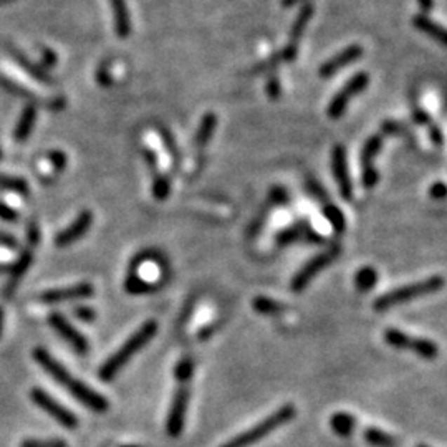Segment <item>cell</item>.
I'll return each instance as SVG.
<instances>
[{"mask_svg": "<svg viewBox=\"0 0 447 447\" xmlns=\"http://www.w3.org/2000/svg\"><path fill=\"white\" fill-rule=\"evenodd\" d=\"M0 219L6 220V222H17L18 212L15 209H12V207L6 204L4 201H0Z\"/></svg>", "mask_w": 447, "mask_h": 447, "instance_id": "35", "label": "cell"}, {"mask_svg": "<svg viewBox=\"0 0 447 447\" xmlns=\"http://www.w3.org/2000/svg\"><path fill=\"white\" fill-rule=\"evenodd\" d=\"M282 63H285V60H283L282 50H280V52L272 55L270 58H267L265 62L257 63V65L251 70V73L252 75H260V73H274L276 68L282 65Z\"/></svg>", "mask_w": 447, "mask_h": 447, "instance_id": "28", "label": "cell"}, {"mask_svg": "<svg viewBox=\"0 0 447 447\" xmlns=\"http://www.w3.org/2000/svg\"><path fill=\"white\" fill-rule=\"evenodd\" d=\"M48 159L52 161V164L55 166V169H57V171H62V169H65L67 156H65V153H63V151H50Z\"/></svg>", "mask_w": 447, "mask_h": 447, "instance_id": "37", "label": "cell"}, {"mask_svg": "<svg viewBox=\"0 0 447 447\" xmlns=\"http://www.w3.org/2000/svg\"><path fill=\"white\" fill-rule=\"evenodd\" d=\"M153 196L156 199L164 201L169 196V179H166L163 174L156 173L154 184H153Z\"/></svg>", "mask_w": 447, "mask_h": 447, "instance_id": "31", "label": "cell"}, {"mask_svg": "<svg viewBox=\"0 0 447 447\" xmlns=\"http://www.w3.org/2000/svg\"><path fill=\"white\" fill-rule=\"evenodd\" d=\"M27 239H29V243L32 247H35L40 242V229L36 220H30L29 227H27Z\"/></svg>", "mask_w": 447, "mask_h": 447, "instance_id": "38", "label": "cell"}, {"mask_svg": "<svg viewBox=\"0 0 447 447\" xmlns=\"http://www.w3.org/2000/svg\"><path fill=\"white\" fill-rule=\"evenodd\" d=\"M8 2H13V0H0V7L6 6V4H8Z\"/></svg>", "mask_w": 447, "mask_h": 447, "instance_id": "48", "label": "cell"}, {"mask_svg": "<svg viewBox=\"0 0 447 447\" xmlns=\"http://www.w3.org/2000/svg\"><path fill=\"white\" fill-rule=\"evenodd\" d=\"M370 85V75L366 72H358L356 75H353L349 80L345 83L343 88L338 91L333 96V100L330 101L328 108H326V114L331 119H340L347 112L349 101H352L354 96H358L359 93H363Z\"/></svg>", "mask_w": 447, "mask_h": 447, "instance_id": "6", "label": "cell"}, {"mask_svg": "<svg viewBox=\"0 0 447 447\" xmlns=\"http://www.w3.org/2000/svg\"><path fill=\"white\" fill-rule=\"evenodd\" d=\"M0 274H8V267L0 264Z\"/></svg>", "mask_w": 447, "mask_h": 447, "instance_id": "47", "label": "cell"}, {"mask_svg": "<svg viewBox=\"0 0 447 447\" xmlns=\"http://www.w3.org/2000/svg\"><path fill=\"white\" fill-rule=\"evenodd\" d=\"M363 53H365V50H363V47L359 44L348 45L347 48H343L342 52L336 53L335 57H331L330 60H326L323 65L320 67V70H318V73H320V76L325 78V80H326V78L335 76L340 70H343V68L349 67L352 63L358 62V60L363 57Z\"/></svg>", "mask_w": 447, "mask_h": 447, "instance_id": "15", "label": "cell"}, {"mask_svg": "<svg viewBox=\"0 0 447 447\" xmlns=\"http://www.w3.org/2000/svg\"><path fill=\"white\" fill-rule=\"evenodd\" d=\"M32 262H34V253H32L30 248H27V251L20 253V257H18L15 264L8 269V280L6 288H4V295H6V297H11V295L15 292L18 282L24 279V275L27 274V270H29Z\"/></svg>", "mask_w": 447, "mask_h": 447, "instance_id": "19", "label": "cell"}, {"mask_svg": "<svg viewBox=\"0 0 447 447\" xmlns=\"http://www.w3.org/2000/svg\"><path fill=\"white\" fill-rule=\"evenodd\" d=\"M416 447H429V446H426V444H419V446H416Z\"/></svg>", "mask_w": 447, "mask_h": 447, "instance_id": "49", "label": "cell"}, {"mask_svg": "<svg viewBox=\"0 0 447 447\" xmlns=\"http://www.w3.org/2000/svg\"><path fill=\"white\" fill-rule=\"evenodd\" d=\"M20 447H68L63 439H25Z\"/></svg>", "mask_w": 447, "mask_h": 447, "instance_id": "32", "label": "cell"}, {"mask_svg": "<svg viewBox=\"0 0 447 447\" xmlns=\"http://www.w3.org/2000/svg\"><path fill=\"white\" fill-rule=\"evenodd\" d=\"M385 340L389 347L398 349H411L413 353H416L418 356L424 359H434L437 356V352H439L437 345L431 342V340L418 338V336L404 333V331L396 328L386 330Z\"/></svg>", "mask_w": 447, "mask_h": 447, "instance_id": "7", "label": "cell"}, {"mask_svg": "<svg viewBox=\"0 0 447 447\" xmlns=\"http://www.w3.org/2000/svg\"><path fill=\"white\" fill-rule=\"evenodd\" d=\"M96 81H98L101 86L112 85L113 78H112V75H109V62L101 63L98 72H96Z\"/></svg>", "mask_w": 447, "mask_h": 447, "instance_id": "34", "label": "cell"}, {"mask_svg": "<svg viewBox=\"0 0 447 447\" xmlns=\"http://www.w3.org/2000/svg\"><path fill=\"white\" fill-rule=\"evenodd\" d=\"M323 212L326 215V219L330 220L331 225H333L335 230H338V232H342V230L345 229V218H343V212L340 209H336V207L333 204L330 206H323Z\"/></svg>", "mask_w": 447, "mask_h": 447, "instance_id": "30", "label": "cell"}, {"mask_svg": "<svg viewBox=\"0 0 447 447\" xmlns=\"http://www.w3.org/2000/svg\"><path fill=\"white\" fill-rule=\"evenodd\" d=\"M2 330H4V310L0 307V336H2Z\"/></svg>", "mask_w": 447, "mask_h": 447, "instance_id": "46", "label": "cell"}, {"mask_svg": "<svg viewBox=\"0 0 447 447\" xmlns=\"http://www.w3.org/2000/svg\"><path fill=\"white\" fill-rule=\"evenodd\" d=\"M378 282V274L373 267H363L356 274V285L361 292H370Z\"/></svg>", "mask_w": 447, "mask_h": 447, "instance_id": "29", "label": "cell"}, {"mask_svg": "<svg viewBox=\"0 0 447 447\" xmlns=\"http://www.w3.org/2000/svg\"><path fill=\"white\" fill-rule=\"evenodd\" d=\"M35 119H36V106L29 103L24 108V112H22L20 118H18L15 131H13V138H15L17 142L27 141V138L30 136L32 130H34Z\"/></svg>", "mask_w": 447, "mask_h": 447, "instance_id": "22", "label": "cell"}, {"mask_svg": "<svg viewBox=\"0 0 447 447\" xmlns=\"http://www.w3.org/2000/svg\"><path fill=\"white\" fill-rule=\"evenodd\" d=\"M429 133H431L432 142H436V145H442V133H441L439 128L436 126V124H431Z\"/></svg>", "mask_w": 447, "mask_h": 447, "instance_id": "43", "label": "cell"}, {"mask_svg": "<svg viewBox=\"0 0 447 447\" xmlns=\"http://www.w3.org/2000/svg\"><path fill=\"white\" fill-rule=\"evenodd\" d=\"M313 13H315V6L312 2L303 4L300 11H298L297 17H295L292 29H290L288 35V44L287 47L282 50L285 63H293L298 57V44L303 39V34H305L308 24H310Z\"/></svg>", "mask_w": 447, "mask_h": 447, "instance_id": "10", "label": "cell"}, {"mask_svg": "<svg viewBox=\"0 0 447 447\" xmlns=\"http://www.w3.org/2000/svg\"><path fill=\"white\" fill-rule=\"evenodd\" d=\"M0 85H2L7 91H11L12 95L22 96L24 100H29L32 105H35V103L44 105V106H47L48 109H53V112H58V109H63L67 106V101H65V98H63V96H58V98H53V100H44V98H40L39 95H35L34 91L24 88V86H20L18 83L11 80V78H6L2 75H0Z\"/></svg>", "mask_w": 447, "mask_h": 447, "instance_id": "17", "label": "cell"}, {"mask_svg": "<svg viewBox=\"0 0 447 447\" xmlns=\"http://www.w3.org/2000/svg\"><path fill=\"white\" fill-rule=\"evenodd\" d=\"M363 437H365V441L373 447H394L396 444L393 436H389L386 431L378 429V427L373 426L366 427V429L363 431Z\"/></svg>", "mask_w": 447, "mask_h": 447, "instance_id": "25", "label": "cell"}, {"mask_svg": "<svg viewBox=\"0 0 447 447\" xmlns=\"http://www.w3.org/2000/svg\"><path fill=\"white\" fill-rule=\"evenodd\" d=\"M114 18V32L119 39H128L131 35V13L128 11L126 0H109Z\"/></svg>", "mask_w": 447, "mask_h": 447, "instance_id": "20", "label": "cell"}, {"mask_svg": "<svg viewBox=\"0 0 447 447\" xmlns=\"http://www.w3.org/2000/svg\"><path fill=\"white\" fill-rule=\"evenodd\" d=\"M17 246H18V242H17V239L13 237V236H11V234H7V232H4V230H0V247H6V248H17Z\"/></svg>", "mask_w": 447, "mask_h": 447, "instance_id": "40", "label": "cell"}, {"mask_svg": "<svg viewBox=\"0 0 447 447\" xmlns=\"http://www.w3.org/2000/svg\"><path fill=\"white\" fill-rule=\"evenodd\" d=\"M215 126H218V116L212 112H207L201 119L199 130L196 133V145L199 147H204L207 142L211 141L212 135H214Z\"/></svg>", "mask_w": 447, "mask_h": 447, "instance_id": "24", "label": "cell"}, {"mask_svg": "<svg viewBox=\"0 0 447 447\" xmlns=\"http://www.w3.org/2000/svg\"><path fill=\"white\" fill-rule=\"evenodd\" d=\"M385 138H386L385 133L380 131V133H376V135H373L371 138H368L365 146H363V151H361L363 184H365V187H368V189L375 187L378 184V179H380V176H378V171L375 169V159H376L378 153L381 151L382 142H385Z\"/></svg>", "mask_w": 447, "mask_h": 447, "instance_id": "11", "label": "cell"}, {"mask_svg": "<svg viewBox=\"0 0 447 447\" xmlns=\"http://www.w3.org/2000/svg\"><path fill=\"white\" fill-rule=\"evenodd\" d=\"M91 224H93V214H91L90 211L80 212V214L76 215V219L73 220L67 229H63L62 232L57 234V237H55L57 247H68L76 241H80V239L88 232Z\"/></svg>", "mask_w": 447, "mask_h": 447, "instance_id": "16", "label": "cell"}, {"mask_svg": "<svg viewBox=\"0 0 447 447\" xmlns=\"http://www.w3.org/2000/svg\"><path fill=\"white\" fill-rule=\"evenodd\" d=\"M413 25L414 29H418L419 32H422V34H426L427 36H431V39H434L437 44L442 45V47H446L447 45V34L444 27L439 25L434 20H431L426 13H416V15L413 17Z\"/></svg>", "mask_w": 447, "mask_h": 447, "instance_id": "21", "label": "cell"}, {"mask_svg": "<svg viewBox=\"0 0 447 447\" xmlns=\"http://www.w3.org/2000/svg\"><path fill=\"white\" fill-rule=\"evenodd\" d=\"M192 371H194V365L189 358H182L176 366V378H178V389L173 396V404L171 409L168 413V419H166V432L173 439H178L182 434L184 426H186V414L189 408V396H191V388H189V382H191Z\"/></svg>", "mask_w": 447, "mask_h": 447, "instance_id": "3", "label": "cell"}, {"mask_svg": "<svg viewBox=\"0 0 447 447\" xmlns=\"http://www.w3.org/2000/svg\"><path fill=\"white\" fill-rule=\"evenodd\" d=\"M0 189L15 192V194H20V196L29 194V184H27L25 179L17 178V176H8V174H4V173H0Z\"/></svg>", "mask_w": 447, "mask_h": 447, "instance_id": "26", "label": "cell"}, {"mask_svg": "<svg viewBox=\"0 0 447 447\" xmlns=\"http://www.w3.org/2000/svg\"><path fill=\"white\" fill-rule=\"evenodd\" d=\"M295 406L293 404H283L282 408L276 409L275 413H272L265 419H262L260 422L253 424L252 427H248L241 434L234 436L232 439H229L227 442H224L220 447H251L257 442L265 439L267 436H270L272 432L279 429V427L285 426V424L292 421L295 418Z\"/></svg>", "mask_w": 447, "mask_h": 447, "instance_id": "4", "label": "cell"}, {"mask_svg": "<svg viewBox=\"0 0 447 447\" xmlns=\"http://www.w3.org/2000/svg\"><path fill=\"white\" fill-rule=\"evenodd\" d=\"M330 424L336 436L349 437L353 434L354 427H356V419L349 413H336L333 414V418H331Z\"/></svg>", "mask_w": 447, "mask_h": 447, "instance_id": "23", "label": "cell"}, {"mask_svg": "<svg viewBox=\"0 0 447 447\" xmlns=\"http://www.w3.org/2000/svg\"><path fill=\"white\" fill-rule=\"evenodd\" d=\"M40 52H41V60H44L45 67L53 68L55 65H57L58 57H57V53L53 52V50H50L48 47H41Z\"/></svg>", "mask_w": 447, "mask_h": 447, "instance_id": "39", "label": "cell"}, {"mask_svg": "<svg viewBox=\"0 0 447 447\" xmlns=\"http://www.w3.org/2000/svg\"><path fill=\"white\" fill-rule=\"evenodd\" d=\"M338 253H340V248L333 247L330 248V251L321 252L318 253V255L312 257V259L308 260L292 279V285H290V287H292L293 292H302V290H305L307 285L310 283L326 265H330L331 262L338 257Z\"/></svg>", "mask_w": 447, "mask_h": 447, "instance_id": "9", "label": "cell"}, {"mask_svg": "<svg viewBox=\"0 0 447 447\" xmlns=\"http://www.w3.org/2000/svg\"><path fill=\"white\" fill-rule=\"evenodd\" d=\"M413 118H414V121H416L418 124H429V123H431L429 113H426V112H424V109H421V108H418L416 112L413 113Z\"/></svg>", "mask_w": 447, "mask_h": 447, "instance_id": "41", "label": "cell"}, {"mask_svg": "<svg viewBox=\"0 0 447 447\" xmlns=\"http://www.w3.org/2000/svg\"><path fill=\"white\" fill-rule=\"evenodd\" d=\"M331 171H333L340 196H342L345 201H352L353 182H352V178H349L347 149H345V146L342 145L333 147V153H331Z\"/></svg>", "mask_w": 447, "mask_h": 447, "instance_id": "12", "label": "cell"}, {"mask_svg": "<svg viewBox=\"0 0 447 447\" xmlns=\"http://www.w3.org/2000/svg\"><path fill=\"white\" fill-rule=\"evenodd\" d=\"M267 95L272 100H279L282 95V86H280V78L275 73H270L269 80H267Z\"/></svg>", "mask_w": 447, "mask_h": 447, "instance_id": "33", "label": "cell"}, {"mask_svg": "<svg viewBox=\"0 0 447 447\" xmlns=\"http://www.w3.org/2000/svg\"><path fill=\"white\" fill-rule=\"evenodd\" d=\"M7 52L12 57L13 62H15L17 65L27 73V75L34 78V80L44 83V85H55L53 76L50 75V73L45 70L44 67L39 65V63L32 62V60L27 57L24 52H20V50L15 48V47H12V45L7 48Z\"/></svg>", "mask_w": 447, "mask_h": 447, "instance_id": "18", "label": "cell"}, {"mask_svg": "<svg viewBox=\"0 0 447 447\" xmlns=\"http://www.w3.org/2000/svg\"><path fill=\"white\" fill-rule=\"evenodd\" d=\"M48 323L60 335V338L65 340L78 354H85L88 352V340H86L85 335L80 333L62 313H52V315L48 316Z\"/></svg>", "mask_w": 447, "mask_h": 447, "instance_id": "13", "label": "cell"}, {"mask_svg": "<svg viewBox=\"0 0 447 447\" xmlns=\"http://www.w3.org/2000/svg\"><path fill=\"white\" fill-rule=\"evenodd\" d=\"M442 287H444V276L441 275L427 276V279L419 280V282L403 285V287L394 288L388 293L381 295V297H378L375 303H373V307H375V310L378 312L388 310V308L404 305V303H409L416 300V298H421L424 297V295L434 293Z\"/></svg>", "mask_w": 447, "mask_h": 447, "instance_id": "5", "label": "cell"}, {"mask_svg": "<svg viewBox=\"0 0 447 447\" xmlns=\"http://www.w3.org/2000/svg\"><path fill=\"white\" fill-rule=\"evenodd\" d=\"M253 310L257 313H262V315H280V313L285 312V307L282 303L272 300L269 297H257L252 303Z\"/></svg>", "mask_w": 447, "mask_h": 447, "instance_id": "27", "label": "cell"}, {"mask_svg": "<svg viewBox=\"0 0 447 447\" xmlns=\"http://www.w3.org/2000/svg\"><path fill=\"white\" fill-rule=\"evenodd\" d=\"M126 447H133V446H126Z\"/></svg>", "mask_w": 447, "mask_h": 447, "instance_id": "50", "label": "cell"}, {"mask_svg": "<svg viewBox=\"0 0 447 447\" xmlns=\"http://www.w3.org/2000/svg\"><path fill=\"white\" fill-rule=\"evenodd\" d=\"M158 333V323L154 320H147L146 323H142L130 338L119 347L118 352H114L106 361L101 365L98 376L103 382H109L116 378L124 366L128 365V361L140 352L141 348H145L147 343L151 342V338Z\"/></svg>", "mask_w": 447, "mask_h": 447, "instance_id": "2", "label": "cell"}, {"mask_svg": "<svg viewBox=\"0 0 447 447\" xmlns=\"http://www.w3.org/2000/svg\"><path fill=\"white\" fill-rule=\"evenodd\" d=\"M34 359L39 365L44 368L45 371L48 373L50 376L53 378L58 385L65 386L73 398H75L78 403L83 404L85 408L91 409L95 413H106L109 409V403L105 396H101L100 393H96L93 388H90L88 385L76 380L70 375V371L67 370L58 359H55L52 354H50L45 348H35L34 349Z\"/></svg>", "mask_w": 447, "mask_h": 447, "instance_id": "1", "label": "cell"}, {"mask_svg": "<svg viewBox=\"0 0 447 447\" xmlns=\"http://www.w3.org/2000/svg\"><path fill=\"white\" fill-rule=\"evenodd\" d=\"M418 4H419V7H421L422 13L431 12L432 8H434V6H436L434 0H418Z\"/></svg>", "mask_w": 447, "mask_h": 447, "instance_id": "44", "label": "cell"}, {"mask_svg": "<svg viewBox=\"0 0 447 447\" xmlns=\"http://www.w3.org/2000/svg\"><path fill=\"white\" fill-rule=\"evenodd\" d=\"M444 196H446L444 182H436L434 186L431 187V197H434V199H442Z\"/></svg>", "mask_w": 447, "mask_h": 447, "instance_id": "42", "label": "cell"}, {"mask_svg": "<svg viewBox=\"0 0 447 447\" xmlns=\"http://www.w3.org/2000/svg\"><path fill=\"white\" fill-rule=\"evenodd\" d=\"M95 293V288L91 283H76L72 287L65 288H52L44 292L39 297V302L45 303V305H55V303H65V302H75L83 300V298H88Z\"/></svg>", "mask_w": 447, "mask_h": 447, "instance_id": "14", "label": "cell"}, {"mask_svg": "<svg viewBox=\"0 0 447 447\" xmlns=\"http://www.w3.org/2000/svg\"><path fill=\"white\" fill-rule=\"evenodd\" d=\"M30 398L36 404V408H40L41 411L47 413L50 418H53L58 424H62L67 429H75L78 427V418L73 414L70 409L60 404L53 396H50L47 391L41 388H34L30 391Z\"/></svg>", "mask_w": 447, "mask_h": 447, "instance_id": "8", "label": "cell"}, {"mask_svg": "<svg viewBox=\"0 0 447 447\" xmlns=\"http://www.w3.org/2000/svg\"><path fill=\"white\" fill-rule=\"evenodd\" d=\"M73 315H75L78 320H81V321H93L96 318V313H95L93 308L85 307V305L76 307L75 310H73Z\"/></svg>", "mask_w": 447, "mask_h": 447, "instance_id": "36", "label": "cell"}, {"mask_svg": "<svg viewBox=\"0 0 447 447\" xmlns=\"http://www.w3.org/2000/svg\"><path fill=\"white\" fill-rule=\"evenodd\" d=\"M310 0H282V7L283 8H292L297 6H303V4H308Z\"/></svg>", "mask_w": 447, "mask_h": 447, "instance_id": "45", "label": "cell"}, {"mask_svg": "<svg viewBox=\"0 0 447 447\" xmlns=\"http://www.w3.org/2000/svg\"><path fill=\"white\" fill-rule=\"evenodd\" d=\"M0 158H2V154H0Z\"/></svg>", "mask_w": 447, "mask_h": 447, "instance_id": "51", "label": "cell"}]
</instances>
